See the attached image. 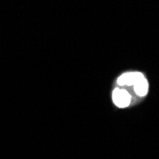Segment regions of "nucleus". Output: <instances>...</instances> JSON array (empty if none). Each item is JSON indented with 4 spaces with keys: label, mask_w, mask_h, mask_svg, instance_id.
I'll return each instance as SVG.
<instances>
[{
    "label": "nucleus",
    "mask_w": 159,
    "mask_h": 159,
    "mask_svg": "<svg viewBox=\"0 0 159 159\" xmlns=\"http://www.w3.org/2000/svg\"><path fill=\"white\" fill-rule=\"evenodd\" d=\"M134 86V91L138 95L144 96L147 94L149 86H148V82L144 75L141 78H139Z\"/></svg>",
    "instance_id": "7ed1b4c3"
},
{
    "label": "nucleus",
    "mask_w": 159,
    "mask_h": 159,
    "mask_svg": "<svg viewBox=\"0 0 159 159\" xmlns=\"http://www.w3.org/2000/svg\"><path fill=\"white\" fill-rule=\"evenodd\" d=\"M112 99L114 104L119 108L128 107L129 103H131V96H129V93L121 89L114 90L112 93Z\"/></svg>",
    "instance_id": "f257e3e1"
},
{
    "label": "nucleus",
    "mask_w": 159,
    "mask_h": 159,
    "mask_svg": "<svg viewBox=\"0 0 159 159\" xmlns=\"http://www.w3.org/2000/svg\"><path fill=\"white\" fill-rule=\"evenodd\" d=\"M143 76V75L141 73H126L124 75H122L118 80H117V83L118 85H121V86H125V85H128V86H134L137 80L139 78H141Z\"/></svg>",
    "instance_id": "f03ea898"
}]
</instances>
